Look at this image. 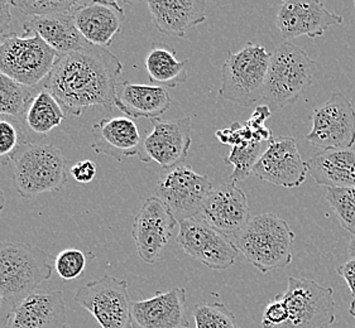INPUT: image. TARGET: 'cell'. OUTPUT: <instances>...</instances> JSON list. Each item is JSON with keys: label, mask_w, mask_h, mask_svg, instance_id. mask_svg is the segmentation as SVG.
<instances>
[{"label": "cell", "mask_w": 355, "mask_h": 328, "mask_svg": "<svg viewBox=\"0 0 355 328\" xmlns=\"http://www.w3.org/2000/svg\"><path fill=\"white\" fill-rule=\"evenodd\" d=\"M121 71V60L110 51L87 44L81 50L57 56L44 89L73 116H80L90 107L110 110Z\"/></svg>", "instance_id": "1"}, {"label": "cell", "mask_w": 355, "mask_h": 328, "mask_svg": "<svg viewBox=\"0 0 355 328\" xmlns=\"http://www.w3.org/2000/svg\"><path fill=\"white\" fill-rule=\"evenodd\" d=\"M296 235L277 215H257L234 235L235 246L261 273L284 269L292 263Z\"/></svg>", "instance_id": "2"}, {"label": "cell", "mask_w": 355, "mask_h": 328, "mask_svg": "<svg viewBox=\"0 0 355 328\" xmlns=\"http://www.w3.org/2000/svg\"><path fill=\"white\" fill-rule=\"evenodd\" d=\"M55 259L26 243H0V292L15 307L38 286L52 277Z\"/></svg>", "instance_id": "3"}, {"label": "cell", "mask_w": 355, "mask_h": 328, "mask_svg": "<svg viewBox=\"0 0 355 328\" xmlns=\"http://www.w3.org/2000/svg\"><path fill=\"white\" fill-rule=\"evenodd\" d=\"M270 55L261 44L249 42L236 53L229 52L221 66L219 96L241 107L261 100L270 67Z\"/></svg>", "instance_id": "4"}, {"label": "cell", "mask_w": 355, "mask_h": 328, "mask_svg": "<svg viewBox=\"0 0 355 328\" xmlns=\"http://www.w3.org/2000/svg\"><path fill=\"white\" fill-rule=\"evenodd\" d=\"M316 66L302 48L282 43L270 56L263 99L277 109L291 105L313 85Z\"/></svg>", "instance_id": "5"}, {"label": "cell", "mask_w": 355, "mask_h": 328, "mask_svg": "<svg viewBox=\"0 0 355 328\" xmlns=\"http://www.w3.org/2000/svg\"><path fill=\"white\" fill-rule=\"evenodd\" d=\"M13 163L15 190L26 200L60 191L67 182V161L53 144L27 142L17 153Z\"/></svg>", "instance_id": "6"}, {"label": "cell", "mask_w": 355, "mask_h": 328, "mask_svg": "<svg viewBox=\"0 0 355 328\" xmlns=\"http://www.w3.org/2000/svg\"><path fill=\"white\" fill-rule=\"evenodd\" d=\"M57 56L36 33H9L0 39V71L31 89L49 78Z\"/></svg>", "instance_id": "7"}, {"label": "cell", "mask_w": 355, "mask_h": 328, "mask_svg": "<svg viewBox=\"0 0 355 328\" xmlns=\"http://www.w3.org/2000/svg\"><path fill=\"white\" fill-rule=\"evenodd\" d=\"M288 320L279 328H330L336 321L334 289L306 278L288 277L286 292L279 294Z\"/></svg>", "instance_id": "8"}, {"label": "cell", "mask_w": 355, "mask_h": 328, "mask_svg": "<svg viewBox=\"0 0 355 328\" xmlns=\"http://www.w3.org/2000/svg\"><path fill=\"white\" fill-rule=\"evenodd\" d=\"M75 302L93 314L103 328H130L128 282L104 275L78 288Z\"/></svg>", "instance_id": "9"}, {"label": "cell", "mask_w": 355, "mask_h": 328, "mask_svg": "<svg viewBox=\"0 0 355 328\" xmlns=\"http://www.w3.org/2000/svg\"><path fill=\"white\" fill-rule=\"evenodd\" d=\"M178 224L176 242L187 255L213 271H227L234 265L239 255L235 244L227 235L210 226L200 215Z\"/></svg>", "instance_id": "10"}, {"label": "cell", "mask_w": 355, "mask_h": 328, "mask_svg": "<svg viewBox=\"0 0 355 328\" xmlns=\"http://www.w3.org/2000/svg\"><path fill=\"white\" fill-rule=\"evenodd\" d=\"M211 190L213 185L207 176L181 164L159 177L156 194L180 222L201 214L204 201Z\"/></svg>", "instance_id": "11"}, {"label": "cell", "mask_w": 355, "mask_h": 328, "mask_svg": "<svg viewBox=\"0 0 355 328\" xmlns=\"http://www.w3.org/2000/svg\"><path fill=\"white\" fill-rule=\"evenodd\" d=\"M313 129L306 136L309 143L322 150L347 149L355 143V109L352 101L335 91L313 110Z\"/></svg>", "instance_id": "12"}, {"label": "cell", "mask_w": 355, "mask_h": 328, "mask_svg": "<svg viewBox=\"0 0 355 328\" xmlns=\"http://www.w3.org/2000/svg\"><path fill=\"white\" fill-rule=\"evenodd\" d=\"M178 221L157 196L144 201L132 228L138 255L146 264H155L170 244Z\"/></svg>", "instance_id": "13"}, {"label": "cell", "mask_w": 355, "mask_h": 328, "mask_svg": "<svg viewBox=\"0 0 355 328\" xmlns=\"http://www.w3.org/2000/svg\"><path fill=\"white\" fill-rule=\"evenodd\" d=\"M153 130L143 139L139 159L143 163L156 162L164 170H172L185 162L191 147V119H153Z\"/></svg>", "instance_id": "14"}, {"label": "cell", "mask_w": 355, "mask_h": 328, "mask_svg": "<svg viewBox=\"0 0 355 328\" xmlns=\"http://www.w3.org/2000/svg\"><path fill=\"white\" fill-rule=\"evenodd\" d=\"M307 173V162L301 157L297 143L291 136L272 138L253 170L257 179L284 188L304 185Z\"/></svg>", "instance_id": "15"}, {"label": "cell", "mask_w": 355, "mask_h": 328, "mask_svg": "<svg viewBox=\"0 0 355 328\" xmlns=\"http://www.w3.org/2000/svg\"><path fill=\"white\" fill-rule=\"evenodd\" d=\"M343 17L327 10L316 0H286L278 10V29L284 39L307 36L311 39L325 35L327 29L340 26Z\"/></svg>", "instance_id": "16"}, {"label": "cell", "mask_w": 355, "mask_h": 328, "mask_svg": "<svg viewBox=\"0 0 355 328\" xmlns=\"http://www.w3.org/2000/svg\"><path fill=\"white\" fill-rule=\"evenodd\" d=\"M200 216L223 234L235 235L250 221L247 196L234 182L218 185L207 194Z\"/></svg>", "instance_id": "17"}, {"label": "cell", "mask_w": 355, "mask_h": 328, "mask_svg": "<svg viewBox=\"0 0 355 328\" xmlns=\"http://www.w3.org/2000/svg\"><path fill=\"white\" fill-rule=\"evenodd\" d=\"M132 328H189L186 314V289L175 286L156 292L148 300H137L130 308Z\"/></svg>", "instance_id": "18"}, {"label": "cell", "mask_w": 355, "mask_h": 328, "mask_svg": "<svg viewBox=\"0 0 355 328\" xmlns=\"http://www.w3.org/2000/svg\"><path fill=\"white\" fill-rule=\"evenodd\" d=\"M72 17L81 36L90 44L103 48L112 44L125 18L116 1H80Z\"/></svg>", "instance_id": "19"}, {"label": "cell", "mask_w": 355, "mask_h": 328, "mask_svg": "<svg viewBox=\"0 0 355 328\" xmlns=\"http://www.w3.org/2000/svg\"><path fill=\"white\" fill-rule=\"evenodd\" d=\"M62 291H36L15 308L8 328H66Z\"/></svg>", "instance_id": "20"}, {"label": "cell", "mask_w": 355, "mask_h": 328, "mask_svg": "<svg viewBox=\"0 0 355 328\" xmlns=\"http://www.w3.org/2000/svg\"><path fill=\"white\" fill-rule=\"evenodd\" d=\"M92 148L98 154L114 158L118 162L138 157L143 139L137 124L128 116L103 119L92 128Z\"/></svg>", "instance_id": "21"}, {"label": "cell", "mask_w": 355, "mask_h": 328, "mask_svg": "<svg viewBox=\"0 0 355 328\" xmlns=\"http://www.w3.org/2000/svg\"><path fill=\"white\" fill-rule=\"evenodd\" d=\"M152 21L161 33L184 38L186 30L207 18L205 0L148 1Z\"/></svg>", "instance_id": "22"}, {"label": "cell", "mask_w": 355, "mask_h": 328, "mask_svg": "<svg viewBox=\"0 0 355 328\" xmlns=\"http://www.w3.org/2000/svg\"><path fill=\"white\" fill-rule=\"evenodd\" d=\"M170 93L164 86L142 85L125 81L118 91L114 105L130 119H159L170 109Z\"/></svg>", "instance_id": "23"}, {"label": "cell", "mask_w": 355, "mask_h": 328, "mask_svg": "<svg viewBox=\"0 0 355 328\" xmlns=\"http://www.w3.org/2000/svg\"><path fill=\"white\" fill-rule=\"evenodd\" d=\"M23 30L38 35L57 55H66L90 44L78 32L72 13L31 18L23 24Z\"/></svg>", "instance_id": "24"}, {"label": "cell", "mask_w": 355, "mask_h": 328, "mask_svg": "<svg viewBox=\"0 0 355 328\" xmlns=\"http://www.w3.org/2000/svg\"><path fill=\"white\" fill-rule=\"evenodd\" d=\"M307 170L322 187H355V148L324 150L307 162Z\"/></svg>", "instance_id": "25"}, {"label": "cell", "mask_w": 355, "mask_h": 328, "mask_svg": "<svg viewBox=\"0 0 355 328\" xmlns=\"http://www.w3.org/2000/svg\"><path fill=\"white\" fill-rule=\"evenodd\" d=\"M144 64L150 82L157 86L176 87L187 79V60H178L176 51L166 43H152Z\"/></svg>", "instance_id": "26"}, {"label": "cell", "mask_w": 355, "mask_h": 328, "mask_svg": "<svg viewBox=\"0 0 355 328\" xmlns=\"http://www.w3.org/2000/svg\"><path fill=\"white\" fill-rule=\"evenodd\" d=\"M64 119V110L60 102L49 90L43 89L29 101L23 122L36 134H50Z\"/></svg>", "instance_id": "27"}, {"label": "cell", "mask_w": 355, "mask_h": 328, "mask_svg": "<svg viewBox=\"0 0 355 328\" xmlns=\"http://www.w3.org/2000/svg\"><path fill=\"white\" fill-rule=\"evenodd\" d=\"M32 90L0 71V115L23 120L29 101L35 96Z\"/></svg>", "instance_id": "28"}, {"label": "cell", "mask_w": 355, "mask_h": 328, "mask_svg": "<svg viewBox=\"0 0 355 328\" xmlns=\"http://www.w3.org/2000/svg\"><path fill=\"white\" fill-rule=\"evenodd\" d=\"M215 136L221 143L229 144L232 147L261 143L263 140L270 142L273 138L270 129L264 127V122L253 115L245 124L234 122L230 128L216 131Z\"/></svg>", "instance_id": "29"}, {"label": "cell", "mask_w": 355, "mask_h": 328, "mask_svg": "<svg viewBox=\"0 0 355 328\" xmlns=\"http://www.w3.org/2000/svg\"><path fill=\"white\" fill-rule=\"evenodd\" d=\"M27 143V128L21 119L0 115V165L15 161L17 153Z\"/></svg>", "instance_id": "30"}, {"label": "cell", "mask_w": 355, "mask_h": 328, "mask_svg": "<svg viewBox=\"0 0 355 328\" xmlns=\"http://www.w3.org/2000/svg\"><path fill=\"white\" fill-rule=\"evenodd\" d=\"M193 320L196 328H241L234 313L220 302L196 304Z\"/></svg>", "instance_id": "31"}, {"label": "cell", "mask_w": 355, "mask_h": 328, "mask_svg": "<svg viewBox=\"0 0 355 328\" xmlns=\"http://www.w3.org/2000/svg\"><path fill=\"white\" fill-rule=\"evenodd\" d=\"M327 201L341 226L355 234V187L327 188Z\"/></svg>", "instance_id": "32"}, {"label": "cell", "mask_w": 355, "mask_h": 328, "mask_svg": "<svg viewBox=\"0 0 355 328\" xmlns=\"http://www.w3.org/2000/svg\"><path fill=\"white\" fill-rule=\"evenodd\" d=\"M12 7L18 9L23 15L35 17H52V15H69L78 7L76 0H15L9 1Z\"/></svg>", "instance_id": "33"}, {"label": "cell", "mask_w": 355, "mask_h": 328, "mask_svg": "<svg viewBox=\"0 0 355 328\" xmlns=\"http://www.w3.org/2000/svg\"><path fill=\"white\" fill-rule=\"evenodd\" d=\"M261 143L249 144L242 147H233L229 157L225 158V164L233 165L234 171L230 176V182H241L248 179L253 173L254 165L261 158Z\"/></svg>", "instance_id": "34"}, {"label": "cell", "mask_w": 355, "mask_h": 328, "mask_svg": "<svg viewBox=\"0 0 355 328\" xmlns=\"http://www.w3.org/2000/svg\"><path fill=\"white\" fill-rule=\"evenodd\" d=\"M87 259L84 251L78 249H64L55 257V271L64 280H73L84 275Z\"/></svg>", "instance_id": "35"}, {"label": "cell", "mask_w": 355, "mask_h": 328, "mask_svg": "<svg viewBox=\"0 0 355 328\" xmlns=\"http://www.w3.org/2000/svg\"><path fill=\"white\" fill-rule=\"evenodd\" d=\"M287 320H288V311L284 300L278 294L267 303V306L263 311L262 327L279 328L284 326Z\"/></svg>", "instance_id": "36"}, {"label": "cell", "mask_w": 355, "mask_h": 328, "mask_svg": "<svg viewBox=\"0 0 355 328\" xmlns=\"http://www.w3.org/2000/svg\"><path fill=\"white\" fill-rule=\"evenodd\" d=\"M72 179H75L78 183H90L93 182L96 173H98V167L93 161L85 159V161H80L75 165L71 167Z\"/></svg>", "instance_id": "37"}, {"label": "cell", "mask_w": 355, "mask_h": 328, "mask_svg": "<svg viewBox=\"0 0 355 328\" xmlns=\"http://www.w3.org/2000/svg\"><path fill=\"white\" fill-rule=\"evenodd\" d=\"M336 271L347 282L350 293L355 298V259H350L345 264L339 266Z\"/></svg>", "instance_id": "38"}, {"label": "cell", "mask_w": 355, "mask_h": 328, "mask_svg": "<svg viewBox=\"0 0 355 328\" xmlns=\"http://www.w3.org/2000/svg\"><path fill=\"white\" fill-rule=\"evenodd\" d=\"M15 308V304L0 292V328H8V323Z\"/></svg>", "instance_id": "39"}, {"label": "cell", "mask_w": 355, "mask_h": 328, "mask_svg": "<svg viewBox=\"0 0 355 328\" xmlns=\"http://www.w3.org/2000/svg\"><path fill=\"white\" fill-rule=\"evenodd\" d=\"M10 3L9 1H0V36L7 32L10 23H12V13H10Z\"/></svg>", "instance_id": "40"}, {"label": "cell", "mask_w": 355, "mask_h": 328, "mask_svg": "<svg viewBox=\"0 0 355 328\" xmlns=\"http://www.w3.org/2000/svg\"><path fill=\"white\" fill-rule=\"evenodd\" d=\"M348 253L350 259H355V234H353L352 239H350V243L348 245Z\"/></svg>", "instance_id": "41"}, {"label": "cell", "mask_w": 355, "mask_h": 328, "mask_svg": "<svg viewBox=\"0 0 355 328\" xmlns=\"http://www.w3.org/2000/svg\"><path fill=\"white\" fill-rule=\"evenodd\" d=\"M6 206V196H4V192L0 190V211L4 208Z\"/></svg>", "instance_id": "42"}, {"label": "cell", "mask_w": 355, "mask_h": 328, "mask_svg": "<svg viewBox=\"0 0 355 328\" xmlns=\"http://www.w3.org/2000/svg\"><path fill=\"white\" fill-rule=\"evenodd\" d=\"M349 313L352 317H354L355 320V298L352 300V303H350V307H349Z\"/></svg>", "instance_id": "43"}, {"label": "cell", "mask_w": 355, "mask_h": 328, "mask_svg": "<svg viewBox=\"0 0 355 328\" xmlns=\"http://www.w3.org/2000/svg\"><path fill=\"white\" fill-rule=\"evenodd\" d=\"M354 12H355V1H354Z\"/></svg>", "instance_id": "44"}]
</instances>
